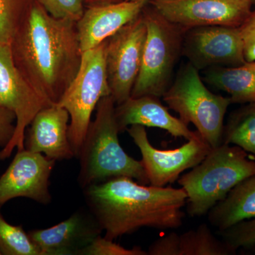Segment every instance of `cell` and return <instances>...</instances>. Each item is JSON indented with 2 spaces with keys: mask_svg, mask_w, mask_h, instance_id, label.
Masks as SVG:
<instances>
[{
  "mask_svg": "<svg viewBox=\"0 0 255 255\" xmlns=\"http://www.w3.org/2000/svg\"><path fill=\"white\" fill-rule=\"evenodd\" d=\"M179 255H232L237 251L214 236L206 223L179 234Z\"/></svg>",
  "mask_w": 255,
  "mask_h": 255,
  "instance_id": "44dd1931",
  "label": "cell"
},
{
  "mask_svg": "<svg viewBox=\"0 0 255 255\" xmlns=\"http://www.w3.org/2000/svg\"><path fill=\"white\" fill-rule=\"evenodd\" d=\"M85 6L93 5L110 4V3L119 2L123 0H82Z\"/></svg>",
  "mask_w": 255,
  "mask_h": 255,
  "instance_id": "f546056e",
  "label": "cell"
},
{
  "mask_svg": "<svg viewBox=\"0 0 255 255\" xmlns=\"http://www.w3.org/2000/svg\"><path fill=\"white\" fill-rule=\"evenodd\" d=\"M178 238H179V234L174 232H171L166 236L158 238L151 244L147 251V254L148 255H179Z\"/></svg>",
  "mask_w": 255,
  "mask_h": 255,
  "instance_id": "83f0119b",
  "label": "cell"
},
{
  "mask_svg": "<svg viewBox=\"0 0 255 255\" xmlns=\"http://www.w3.org/2000/svg\"><path fill=\"white\" fill-rule=\"evenodd\" d=\"M53 105L37 91L15 65L10 43H0V108L16 116V128L8 145L0 150V159L8 158L15 148L25 149L26 129L38 112Z\"/></svg>",
  "mask_w": 255,
  "mask_h": 255,
  "instance_id": "ba28073f",
  "label": "cell"
},
{
  "mask_svg": "<svg viewBox=\"0 0 255 255\" xmlns=\"http://www.w3.org/2000/svg\"><path fill=\"white\" fill-rule=\"evenodd\" d=\"M0 255H1V253H0Z\"/></svg>",
  "mask_w": 255,
  "mask_h": 255,
  "instance_id": "d6a6232c",
  "label": "cell"
},
{
  "mask_svg": "<svg viewBox=\"0 0 255 255\" xmlns=\"http://www.w3.org/2000/svg\"><path fill=\"white\" fill-rule=\"evenodd\" d=\"M70 115L58 105L48 106L35 116L25 133L26 150L55 161L75 157L68 138Z\"/></svg>",
  "mask_w": 255,
  "mask_h": 255,
  "instance_id": "2e32d148",
  "label": "cell"
},
{
  "mask_svg": "<svg viewBox=\"0 0 255 255\" xmlns=\"http://www.w3.org/2000/svg\"><path fill=\"white\" fill-rule=\"evenodd\" d=\"M55 18H67L78 21L85 11L82 0H36Z\"/></svg>",
  "mask_w": 255,
  "mask_h": 255,
  "instance_id": "484cf974",
  "label": "cell"
},
{
  "mask_svg": "<svg viewBox=\"0 0 255 255\" xmlns=\"http://www.w3.org/2000/svg\"><path fill=\"white\" fill-rule=\"evenodd\" d=\"M148 1H121L85 6L77 21L82 53L102 44L120 28L137 17Z\"/></svg>",
  "mask_w": 255,
  "mask_h": 255,
  "instance_id": "9a60e30c",
  "label": "cell"
},
{
  "mask_svg": "<svg viewBox=\"0 0 255 255\" xmlns=\"http://www.w3.org/2000/svg\"><path fill=\"white\" fill-rule=\"evenodd\" d=\"M182 55L199 70L237 67L246 63L239 27L211 26L186 31Z\"/></svg>",
  "mask_w": 255,
  "mask_h": 255,
  "instance_id": "7c38bea8",
  "label": "cell"
},
{
  "mask_svg": "<svg viewBox=\"0 0 255 255\" xmlns=\"http://www.w3.org/2000/svg\"><path fill=\"white\" fill-rule=\"evenodd\" d=\"M239 28L246 61L255 62V11H252Z\"/></svg>",
  "mask_w": 255,
  "mask_h": 255,
  "instance_id": "4316f807",
  "label": "cell"
},
{
  "mask_svg": "<svg viewBox=\"0 0 255 255\" xmlns=\"http://www.w3.org/2000/svg\"><path fill=\"white\" fill-rule=\"evenodd\" d=\"M34 1L0 0V43H11Z\"/></svg>",
  "mask_w": 255,
  "mask_h": 255,
  "instance_id": "603a6c76",
  "label": "cell"
},
{
  "mask_svg": "<svg viewBox=\"0 0 255 255\" xmlns=\"http://www.w3.org/2000/svg\"><path fill=\"white\" fill-rule=\"evenodd\" d=\"M115 112L120 133L130 126L140 125L162 129L174 137H184L187 140L194 135V131L169 113L168 107L162 105L160 98L155 96L130 97L116 106Z\"/></svg>",
  "mask_w": 255,
  "mask_h": 255,
  "instance_id": "e0dca14e",
  "label": "cell"
},
{
  "mask_svg": "<svg viewBox=\"0 0 255 255\" xmlns=\"http://www.w3.org/2000/svg\"><path fill=\"white\" fill-rule=\"evenodd\" d=\"M207 214L210 224L218 231L255 219V174L238 183Z\"/></svg>",
  "mask_w": 255,
  "mask_h": 255,
  "instance_id": "ac0fdd59",
  "label": "cell"
},
{
  "mask_svg": "<svg viewBox=\"0 0 255 255\" xmlns=\"http://www.w3.org/2000/svg\"><path fill=\"white\" fill-rule=\"evenodd\" d=\"M222 144L237 145L255 156V102L245 104L230 114Z\"/></svg>",
  "mask_w": 255,
  "mask_h": 255,
  "instance_id": "ffe728a7",
  "label": "cell"
},
{
  "mask_svg": "<svg viewBox=\"0 0 255 255\" xmlns=\"http://www.w3.org/2000/svg\"><path fill=\"white\" fill-rule=\"evenodd\" d=\"M140 150V160L150 185L167 187L179 179L183 172L200 163L211 150V145L197 130L187 142L174 150H159L149 140L145 127L132 125L127 129Z\"/></svg>",
  "mask_w": 255,
  "mask_h": 255,
  "instance_id": "30bf717a",
  "label": "cell"
},
{
  "mask_svg": "<svg viewBox=\"0 0 255 255\" xmlns=\"http://www.w3.org/2000/svg\"><path fill=\"white\" fill-rule=\"evenodd\" d=\"M106 46L107 40L82 53L78 73L56 104L70 115L68 138L75 157L91 124L92 113L103 97L111 95L106 70Z\"/></svg>",
  "mask_w": 255,
  "mask_h": 255,
  "instance_id": "52a82bcc",
  "label": "cell"
},
{
  "mask_svg": "<svg viewBox=\"0 0 255 255\" xmlns=\"http://www.w3.org/2000/svg\"><path fill=\"white\" fill-rule=\"evenodd\" d=\"M54 159L38 152L18 150L0 177V206L15 198H27L41 204L51 202L49 179Z\"/></svg>",
  "mask_w": 255,
  "mask_h": 255,
  "instance_id": "4fadbf2b",
  "label": "cell"
},
{
  "mask_svg": "<svg viewBox=\"0 0 255 255\" xmlns=\"http://www.w3.org/2000/svg\"><path fill=\"white\" fill-rule=\"evenodd\" d=\"M16 116L11 111L0 108V147L4 148L12 138L15 132Z\"/></svg>",
  "mask_w": 255,
  "mask_h": 255,
  "instance_id": "f1b7e54d",
  "label": "cell"
},
{
  "mask_svg": "<svg viewBox=\"0 0 255 255\" xmlns=\"http://www.w3.org/2000/svg\"><path fill=\"white\" fill-rule=\"evenodd\" d=\"M204 75L209 85L229 95L231 103L255 102V62L237 67H213L206 69Z\"/></svg>",
  "mask_w": 255,
  "mask_h": 255,
  "instance_id": "d6986e66",
  "label": "cell"
},
{
  "mask_svg": "<svg viewBox=\"0 0 255 255\" xmlns=\"http://www.w3.org/2000/svg\"><path fill=\"white\" fill-rule=\"evenodd\" d=\"M162 98L183 123L193 124L211 147L222 144L225 116L232 105L231 99L210 91L199 70L189 62L179 70Z\"/></svg>",
  "mask_w": 255,
  "mask_h": 255,
  "instance_id": "5b68a950",
  "label": "cell"
},
{
  "mask_svg": "<svg viewBox=\"0 0 255 255\" xmlns=\"http://www.w3.org/2000/svg\"><path fill=\"white\" fill-rule=\"evenodd\" d=\"M84 189L90 212L114 241L142 228L174 230L183 225L185 191L145 185L127 177L112 178Z\"/></svg>",
  "mask_w": 255,
  "mask_h": 255,
  "instance_id": "7a4b0ae2",
  "label": "cell"
},
{
  "mask_svg": "<svg viewBox=\"0 0 255 255\" xmlns=\"http://www.w3.org/2000/svg\"><path fill=\"white\" fill-rule=\"evenodd\" d=\"M147 252L140 247H134L127 249L114 243L112 240L105 236H98L90 244L82 250L79 255H147Z\"/></svg>",
  "mask_w": 255,
  "mask_h": 255,
  "instance_id": "d4e9b609",
  "label": "cell"
},
{
  "mask_svg": "<svg viewBox=\"0 0 255 255\" xmlns=\"http://www.w3.org/2000/svg\"><path fill=\"white\" fill-rule=\"evenodd\" d=\"M251 1L253 4H255V0H251Z\"/></svg>",
  "mask_w": 255,
  "mask_h": 255,
  "instance_id": "1f68e13d",
  "label": "cell"
},
{
  "mask_svg": "<svg viewBox=\"0 0 255 255\" xmlns=\"http://www.w3.org/2000/svg\"><path fill=\"white\" fill-rule=\"evenodd\" d=\"M254 174L255 160L241 147L227 144L211 147L200 163L177 180L187 195V214H207L238 183Z\"/></svg>",
  "mask_w": 255,
  "mask_h": 255,
  "instance_id": "277c9868",
  "label": "cell"
},
{
  "mask_svg": "<svg viewBox=\"0 0 255 255\" xmlns=\"http://www.w3.org/2000/svg\"><path fill=\"white\" fill-rule=\"evenodd\" d=\"M170 22L185 30L202 26L240 27L252 12L251 0H151Z\"/></svg>",
  "mask_w": 255,
  "mask_h": 255,
  "instance_id": "8fae6325",
  "label": "cell"
},
{
  "mask_svg": "<svg viewBox=\"0 0 255 255\" xmlns=\"http://www.w3.org/2000/svg\"><path fill=\"white\" fill-rule=\"evenodd\" d=\"M10 44L23 77L50 103L58 104L81 65L77 21L54 17L35 0Z\"/></svg>",
  "mask_w": 255,
  "mask_h": 255,
  "instance_id": "6da1fadb",
  "label": "cell"
},
{
  "mask_svg": "<svg viewBox=\"0 0 255 255\" xmlns=\"http://www.w3.org/2000/svg\"><path fill=\"white\" fill-rule=\"evenodd\" d=\"M0 206V253L3 255H41L23 226H13L3 217Z\"/></svg>",
  "mask_w": 255,
  "mask_h": 255,
  "instance_id": "7402d4cb",
  "label": "cell"
},
{
  "mask_svg": "<svg viewBox=\"0 0 255 255\" xmlns=\"http://www.w3.org/2000/svg\"><path fill=\"white\" fill-rule=\"evenodd\" d=\"M147 26L140 14L107 40L105 63L111 96L116 105L131 96L140 73Z\"/></svg>",
  "mask_w": 255,
  "mask_h": 255,
  "instance_id": "9c48e42d",
  "label": "cell"
},
{
  "mask_svg": "<svg viewBox=\"0 0 255 255\" xmlns=\"http://www.w3.org/2000/svg\"><path fill=\"white\" fill-rule=\"evenodd\" d=\"M116 106L111 95L103 97L97 106L95 120L77 157L80 160L78 182L82 189L119 177L150 184L141 162L128 155L121 145Z\"/></svg>",
  "mask_w": 255,
  "mask_h": 255,
  "instance_id": "3957f363",
  "label": "cell"
},
{
  "mask_svg": "<svg viewBox=\"0 0 255 255\" xmlns=\"http://www.w3.org/2000/svg\"><path fill=\"white\" fill-rule=\"evenodd\" d=\"M218 233L236 251L255 247V219L242 221Z\"/></svg>",
  "mask_w": 255,
  "mask_h": 255,
  "instance_id": "cb8c5ba5",
  "label": "cell"
},
{
  "mask_svg": "<svg viewBox=\"0 0 255 255\" xmlns=\"http://www.w3.org/2000/svg\"><path fill=\"white\" fill-rule=\"evenodd\" d=\"M124 1H150L151 0H124Z\"/></svg>",
  "mask_w": 255,
  "mask_h": 255,
  "instance_id": "4dcf8cb0",
  "label": "cell"
},
{
  "mask_svg": "<svg viewBox=\"0 0 255 255\" xmlns=\"http://www.w3.org/2000/svg\"><path fill=\"white\" fill-rule=\"evenodd\" d=\"M142 14L147 37L141 68L130 97L152 95L162 98L172 84L174 68L182 55L187 30L166 19L149 1Z\"/></svg>",
  "mask_w": 255,
  "mask_h": 255,
  "instance_id": "8992f818",
  "label": "cell"
},
{
  "mask_svg": "<svg viewBox=\"0 0 255 255\" xmlns=\"http://www.w3.org/2000/svg\"><path fill=\"white\" fill-rule=\"evenodd\" d=\"M102 232L91 213L78 211L54 226L28 234L41 255H79Z\"/></svg>",
  "mask_w": 255,
  "mask_h": 255,
  "instance_id": "5bb4252c",
  "label": "cell"
}]
</instances>
